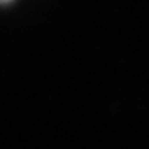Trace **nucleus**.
Returning <instances> with one entry per match:
<instances>
[{
    "label": "nucleus",
    "mask_w": 149,
    "mask_h": 149,
    "mask_svg": "<svg viewBox=\"0 0 149 149\" xmlns=\"http://www.w3.org/2000/svg\"><path fill=\"white\" fill-rule=\"evenodd\" d=\"M8 2H12V0H0V3H8Z\"/></svg>",
    "instance_id": "f257e3e1"
}]
</instances>
